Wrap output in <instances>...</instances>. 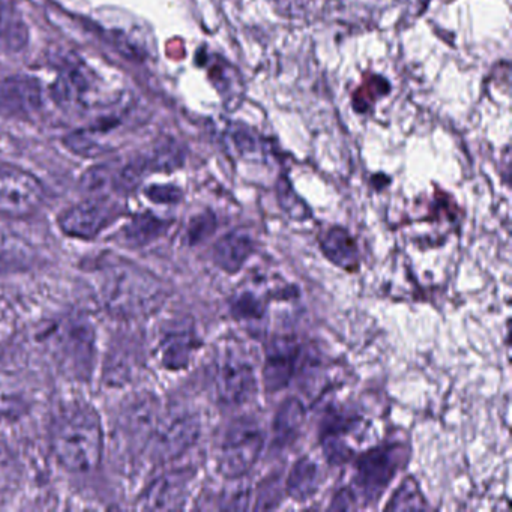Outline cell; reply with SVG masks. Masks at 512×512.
<instances>
[{
  "label": "cell",
  "mask_w": 512,
  "mask_h": 512,
  "mask_svg": "<svg viewBox=\"0 0 512 512\" xmlns=\"http://www.w3.org/2000/svg\"><path fill=\"white\" fill-rule=\"evenodd\" d=\"M218 400L224 406H241L254 397L257 389L253 365L239 356H224L214 373Z\"/></svg>",
  "instance_id": "9c48e42d"
},
{
  "label": "cell",
  "mask_w": 512,
  "mask_h": 512,
  "mask_svg": "<svg viewBox=\"0 0 512 512\" xmlns=\"http://www.w3.org/2000/svg\"><path fill=\"white\" fill-rule=\"evenodd\" d=\"M5 35V16H4V8L0 5V41L4 38Z\"/></svg>",
  "instance_id": "484cf974"
},
{
  "label": "cell",
  "mask_w": 512,
  "mask_h": 512,
  "mask_svg": "<svg viewBox=\"0 0 512 512\" xmlns=\"http://www.w3.org/2000/svg\"><path fill=\"white\" fill-rule=\"evenodd\" d=\"M167 227H169V223L155 215L140 214L125 226L122 235L127 244L133 245V247H145L163 236Z\"/></svg>",
  "instance_id": "d6986e66"
},
{
  "label": "cell",
  "mask_w": 512,
  "mask_h": 512,
  "mask_svg": "<svg viewBox=\"0 0 512 512\" xmlns=\"http://www.w3.org/2000/svg\"><path fill=\"white\" fill-rule=\"evenodd\" d=\"M301 356V344L289 335L272 338L266 347L263 385L269 394L280 392L292 382Z\"/></svg>",
  "instance_id": "30bf717a"
},
{
  "label": "cell",
  "mask_w": 512,
  "mask_h": 512,
  "mask_svg": "<svg viewBox=\"0 0 512 512\" xmlns=\"http://www.w3.org/2000/svg\"><path fill=\"white\" fill-rule=\"evenodd\" d=\"M121 215V208L109 197H94L71 206L59 218L65 235L77 239H94L106 232Z\"/></svg>",
  "instance_id": "ba28073f"
},
{
  "label": "cell",
  "mask_w": 512,
  "mask_h": 512,
  "mask_svg": "<svg viewBox=\"0 0 512 512\" xmlns=\"http://www.w3.org/2000/svg\"><path fill=\"white\" fill-rule=\"evenodd\" d=\"M263 311L262 302L253 293L245 292L233 299L232 313L236 319H262Z\"/></svg>",
  "instance_id": "7402d4cb"
},
{
  "label": "cell",
  "mask_w": 512,
  "mask_h": 512,
  "mask_svg": "<svg viewBox=\"0 0 512 512\" xmlns=\"http://www.w3.org/2000/svg\"><path fill=\"white\" fill-rule=\"evenodd\" d=\"M194 470L173 469L158 476L143 494L142 506L145 509H181L190 494Z\"/></svg>",
  "instance_id": "8fae6325"
},
{
  "label": "cell",
  "mask_w": 512,
  "mask_h": 512,
  "mask_svg": "<svg viewBox=\"0 0 512 512\" xmlns=\"http://www.w3.org/2000/svg\"><path fill=\"white\" fill-rule=\"evenodd\" d=\"M146 196L158 205H175L181 202L182 191L173 185H152L146 191Z\"/></svg>",
  "instance_id": "d4e9b609"
},
{
  "label": "cell",
  "mask_w": 512,
  "mask_h": 512,
  "mask_svg": "<svg viewBox=\"0 0 512 512\" xmlns=\"http://www.w3.org/2000/svg\"><path fill=\"white\" fill-rule=\"evenodd\" d=\"M202 425L199 416L188 410H161L157 424L146 443L149 460L154 464H166L178 460L188 449L196 445Z\"/></svg>",
  "instance_id": "5b68a950"
},
{
  "label": "cell",
  "mask_w": 512,
  "mask_h": 512,
  "mask_svg": "<svg viewBox=\"0 0 512 512\" xmlns=\"http://www.w3.org/2000/svg\"><path fill=\"white\" fill-rule=\"evenodd\" d=\"M0 320H2V307H0Z\"/></svg>",
  "instance_id": "4316f807"
},
{
  "label": "cell",
  "mask_w": 512,
  "mask_h": 512,
  "mask_svg": "<svg viewBox=\"0 0 512 512\" xmlns=\"http://www.w3.org/2000/svg\"><path fill=\"white\" fill-rule=\"evenodd\" d=\"M50 446L53 457L67 472L97 469L104 454V430L97 410L82 401L61 407L53 421Z\"/></svg>",
  "instance_id": "7a4b0ae2"
},
{
  "label": "cell",
  "mask_w": 512,
  "mask_h": 512,
  "mask_svg": "<svg viewBox=\"0 0 512 512\" xmlns=\"http://www.w3.org/2000/svg\"><path fill=\"white\" fill-rule=\"evenodd\" d=\"M265 446V431L253 416H239L227 425L218 469L229 479H241L253 469Z\"/></svg>",
  "instance_id": "277c9868"
},
{
  "label": "cell",
  "mask_w": 512,
  "mask_h": 512,
  "mask_svg": "<svg viewBox=\"0 0 512 512\" xmlns=\"http://www.w3.org/2000/svg\"><path fill=\"white\" fill-rule=\"evenodd\" d=\"M254 253V239L248 230H233L218 239L212 259L221 271L236 274Z\"/></svg>",
  "instance_id": "4fadbf2b"
},
{
  "label": "cell",
  "mask_w": 512,
  "mask_h": 512,
  "mask_svg": "<svg viewBox=\"0 0 512 512\" xmlns=\"http://www.w3.org/2000/svg\"><path fill=\"white\" fill-rule=\"evenodd\" d=\"M305 421V407L298 398L290 397L278 407L272 422V440L278 449L292 445L299 434Z\"/></svg>",
  "instance_id": "2e32d148"
},
{
  "label": "cell",
  "mask_w": 512,
  "mask_h": 512,
  "mask_svg": "<svg viewBox=\"0 0 512 512\" xmlns=\"http://www.w3.org/2000/svg\"><path fill=\"white\" fill-rule=\"evenodd\" d=\"M46 191L32 173L0 164V217L28 218L40 211Z\"/></svg>",
  "instance_id": "52a82bcc"
},
{
  "label": "cell",
  "mask_w": 512,
  "mask_h": 512,
  "mask_svg": "<svg viewBox=\"0 0 512 512\" xmlns=\"http://www.w3.org/2000/svg\"><path fill=\"white\" fill-rule=\"evenodd\" d=\"M284 493V484L278 475H271L262 482L259 487V497L254 508L256 509H272L277 508L281 502V496Z\"/></svg>",
  "instance_id": "44dd1931"
},
{
  "label": "cell",
  "mask_w": 512,
  "mask_h": 512,
  "mask_svg": "<svg viewBox=\"0 0 512 512\" xmlns=\"http://www.w3.org/2000/svg\"><path fill=\"white\" fill-rule=\"evenodd\" d=\"M47 349L56 365L71 379H91L95 367V331L91 323L80 317H70L47 331Z\"/></svg>",
  "instance_id": "3957f363"
},
{
  "label": "cell",
  "mask_w": 512,
  "mask_h": 512,
  "mask_svg": "<svg viewBox=\"0 0 512 512\" xmlns=\"http://www.w3.org/2000/svg\"><path fill=\"white\" fill-rule=\"evenodd\" d=\"M92 274L104 308L116 319H145L166 301L160 278L125 257L104 254Z\"/></svg>",
  "instance_id": "6da1fadb"
},
{
  "label": "cell",
  "mask_w": 512,
  "mask_h": 512,
  "mask_svg": "<svg viewBox=\"0 0 512 512\" xmlns=\"http://www.w3.org/2000/svg\"><path fill=\"white\" fill-rule=\"evenodd\" d=\"M251 490L248 485L239 482L235 487L230 488L221 500V509H232V511H239V509H247L250 506Z\"/></svg>",
  "instance_id": "cb8c5ba5"
},
{
  "label": "cell",
  "mask_w": 512,
  "mask_h": 512,
  "mask_svg": "<svg viewBox=\"0 0 512 512\" xmlns=\"http://www.w3.org/2000/svg\"><path fill=\"white\" fill-rule=\"evenodd\" d=\"M427 508L424 494L412 476L401 482L400 487L395 490L388 505L385 506L386 511H419Z\"/></svg>",
  "instance_id": "ffe728a7"
},
{
  "label": "cell",
  "mask_w": 512,
  "mask_h": 512,
  "mask_svg": "<svg viewBox=\"0 0 512 512\" xmlns=\"http://www.w3.org/2000/svg\"><path fill=\"white\" fill-rule=\"evenodd\" d=\"M199 346L196 332L188 325L173 326L164 332L160 341V356L169 370H184Z\"/></svg>",
  "instance_id": "7c38bea8"
},
{
  "label": "cell",
  "mask_w": 512,
  "mask_h": 512,
  "mask_svg": "<svg viewBox=\"0 0 512 512\" xmlns=\"http://www.w3.org/2000/svg\"><path fill=\"white\" fill-rule=\"evenodd\" d=\"M217 229V220L212 212H203V214L197 215L196 218L191 220L190 226H188V241L191 245L199 244V242L208 239L212 233Z\"/></svg>",
  "instance_id": "603a6c76"
},
{
  "label": "cell",
  "mask_w": 512,
  "mask_h": 512,
  "mask_svg": "<svg viewBox=\"0 0 512 512\" xmlns=\"http://www.w3.org/2000/svg\"><path fill=\"white\" fill-rule=\"evenodd\" d=\"M320 487V470L316 461L302 457L293 464L284 482V493L295 502H305L313 497Z\"/></svg>",
  "instance_id": "e0dca14e"
},
{
  "label": "cell",
  "mask_w": 512,
  "mask_h": 512,
  "mask_svg": "<svg viewBox=\"0 0 512 512\" xmlns=\"http://www.w3.org/2000/svg\"><path fill=\"white\" fill-rule=\"evenodd\" d=\"M404 460V449L398 445L377 446L362 454L356 461L352 491L356 503L364 505L376 502L400 470Z\"/></svg>",
  "instance_id": "8992f818"
},
{
  "label": "cell",
  "mask_w": 512,
  "mask_h": 512,
  "mask_svg": "<svg viewBox=\"0 0 512 512\" xmlns=\"http://www.w3.org/2000/svg\"><path fill=\"white\" fill-rule=\"evenodd\" d=\"M35 262L31 245L13 233L0 230V274H14L26 271Z\"/></svg>",
  "instance_id": "ac0fdd59"
},
{
  "label": "cell",
  "mask_w": 512,
  "mask_h": 512,
  "mask_svg": "<svg viewBox=\"0 0 512 512\" xmlns=\"http://www.w3.org/2000/svg\"><path fill=\"white\" fill-rule=\"evenodd\" d=\"M320 248L329 262L346 271H356L359 266V251L355 238L343 227H331L319 239Z\"/></svg>",
  "instance_id": "9a60e30c"
},
{
  "label": "cell",
  "mask_w": 512,
  "mask_h": 512,
  "mask_svg": "<svg viewBox=\"0 0 512 512\" xmlns=\"http://www.w3.org/2000/svg\"><path fill=\"white\" fill-rule=\"evenodd\" d=\"M41 106L40 85L26 77H13L0 85V107L11 113L35 112Z\"/></svg>",
  "instance_id": "5bb4252c"
}]
</instances>
